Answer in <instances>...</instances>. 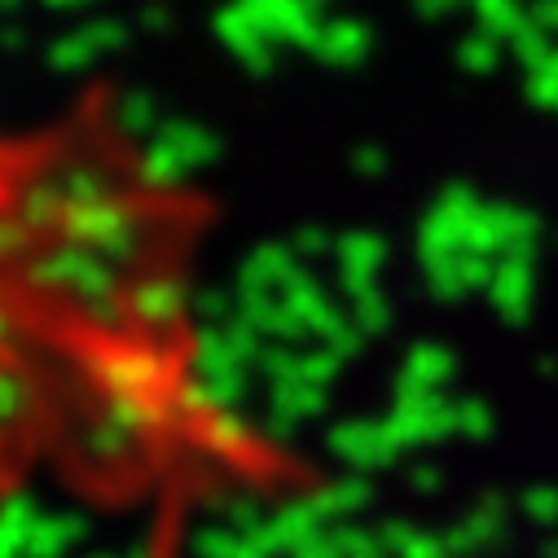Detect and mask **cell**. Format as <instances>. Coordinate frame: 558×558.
<instances>
[{"instance_id":"1","label":"cell","mask_w":558,"mask_h":558,"mask_svg":"<svg viewBox=\"0 0 558 558\" xmlns=\"http://www.w3.org/2000/svg\"><path fill=\"white\" fill-rule=\"evenodd\" d=\"M211 225L114 88L0 110V514L45 471L251 458L198 369Z\"/></svg>"}]
</instances>
